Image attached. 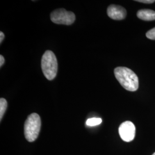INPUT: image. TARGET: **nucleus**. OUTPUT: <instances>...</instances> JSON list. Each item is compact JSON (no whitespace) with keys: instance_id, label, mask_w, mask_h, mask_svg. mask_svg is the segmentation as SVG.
Segmentation results:
<instances>
[{"instance_id":"nucleus-1","label":"nucleus","mask_w":155,"mask_h":155,"mask_svg":"<svg viewBox=\"0 0 155 155\" xmlns=\"http://www.w3.org/2000/svg\"><path fill=\"white\" fill-rule=\"evenodd\" d=\"M117 81L125 89L135 91L139 88V78L132 70L125 67H117L114 70Z\"/></svg>"},{"instance_id":"nucleus-2","label":"nucleus","mask_w":155,"mask_h":155,"mask_svg":"<svg viewBox=\"0 0 155 155\" xmlns=\"http://www.w3.org/2000/svg\"><path fill=\"white\" fill-rule=\"evenodd\" d=\"M41 68L45 78L51 81L56 76L58 72V61L55 54L51 51L45 52L41 59Z\"/></svg>"},{"instance_id":"nucleus-3","label":"nucleus","mask_w":155,"mask_h":155,"mask_svg":"<svg viewBox=\"0 0 155 155\" xmlns=\"http://www.w3.org/2000/svg\"><path fill=\"white\" fill-rule=\"evenodd\" d=\"M41 128L40 117L37 113H32L28 117L24 124V134L29 142L35 141L39 136Z\"/></svg>"},{"instance_id":"nucleus-4","label":"nucleus","mask_w":155,"mask_h":155,"mask_svg":"<svg viewBox=\"0 0 155 155\" xmlns=\"http://www.w3.org/2000/svg\"><path fill=\"white\" fill-rule=\"evenodd\" d=\"M51 21L58 24L70 25L75 20V14L72 12L67 11L64 9H58L51 13Z\"/></svg>"},{"instance_id":"nucleus-5","label":"nucleus","mask_w":155,"mask_h":155,"mask_svg":"<svg viewBox=\"0 0 155 155\" xmlns=\"http://www.w3.org/2000/svg\"><path fill=\"white\" fill-rule=\"evenodd\" d=\"M118 131L122 140L125 142H130L135 137L136 127L133 122L127 121L120 125Z\"/></svg>"},{"instance_id":"nucleus-6","label":"nucleus","mask_w":155,"mask_h":155,"mask_svg":"<svg viewBox=\"0 0 155 155\" xmlns=\"http://www.w3.org/2000/svg\"><path fill=\"white\" fill-rule=\"evenodd\" d=\"M107 14L111 19L121 20L127 16V11L121 6L111 5L107 8Z\"/></svg>"},{"instance_id":"nucleus-7","label":"nucleus","mask_w":155,"mask_h":155,"mask_svg":"<svg viewBox=\"0 0 155 155\" xmlns=\"http://www.w3.org/2000/svg\"><path fill=\"white\" fill-rule=\"evenodd\" d=\"M137 16L144 21L155 20V11L150 9H141L137 13Z\"/></svg>"},{"instance_id":"nucleus-8","label":"nucleus","mask_w":155,"mask_h":155,"mask_svg":"<svg viewBox=\"0 0 155 155\" xmlns=\"http://www.w3.org/2000/svg\"><path fill=\"white\" fill-rule=\"evenodd\" d=\"M8 106L7 101L5 98H1L0 99V120L1 121L2 117L5 113L6 108Z\"/></svg>"},{"instance_id":"nucleus-9","label":"nucleus","mask_w":155,"mask_h":155,"mask_svg":"<svg viewBox=\"0 0 155 155\" xmlns=\"http://www.w3.org/2000/svg\"><path fill=\"white\" fill-rule=\"evenodd\" d=\"M102 121V119L101 118H89L86 122V125L89 127H95L97 125H98L101 124Z\"/></svg>"},{"instance_id":"nucleus-10","label":"nucleus","mask_w":155,"mask_h":155,"mask_svg":"<svg viewBox=\"0 0 155 155\" xmlns=\"http://www.w3.org/2000/svg\"><path fill=\"white\" fill-rule=\"evenodd\" d=\"M146 36L149 39L155 40V27L148 31L146 33Z\"/></svg>"},{"instance_id":"nucleus-11","label":"nucleus","mask_w":155,"mask_h":155,"mask_svg":"<svg viewBox=\"0 0 155 155\" xmlns=\"http://www.w3.org/2000/svg\"><path fill=\"white\" fill-rule=\"evenodd\" d=\"M137 2L144 3V4H153L155 2V0H137Z\"/></svg>"},{"instance_id":"nucleus-12","label":"nucleus","mask_w":155,"mask_h":155,"mask_svg":"<svg viewBox=\"0 0 155 155\" xmlns=\"http://www.w3.org/2000/svg\"><path fill=\"white\" fill-rule=\"evenodd\" d=\"M4 62H5V59L3 56L1 55H0V66H2L3 64H4Z\"/></svg>"},{"instance_id":"nucleus-13","label":"nucleus","mask_w":155,"mask_h":155,"mask_svg":"<svg viewBox=\"0 0 155 155\" xmlns=\"http://www.w3.org/2000/svg\"><path fill=\"white\" fill-rule=\"evenodd\" d=\"M5 38V35H4V33H3L2 32H0V43H1L3 41V40Z\"/></svg>"},{"instance_id":"nucleus-14","label":"nucleus","mask_w":155,"mask_h":155,"mask_svg":"<svg viewBox=\"0 0 155 155\" xmlns=\"http://www.w3.org/2000/svg\"><path fill=\"white\" fill-rule=\"evenodd\" d=\"M155 155V153H153V155Z\"/></svg>"}]
</instances>
